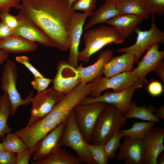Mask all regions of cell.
I'll return each mask as SVG.
<instances>
[{"label":"cell","instance_id":"cell-15","mask_svg":"<svg viewBox=\"0 0 164 164\" xmlns=\"http://www.w3.org/2000/svg\"><path fill=\"white\" fill-rule=\"evenodd\" d=\"M164 128L153 127L143 139L145 151L142 164H158L157 158L164 150Z\"/></svg>","mask_w":164,"mask_h":164},{"label":"cell","instance_id":"cell-18","mask_svg":"<svg viewBox=\"0 0 164 164\" xmlns=\"http://www.w3.org/2000/svg\"><path fill=\"white\" fill-rule=\"evenodd\" d=\"M65 123V121L60 124L50 132L39 142L32 155L33 160L44 159L56 148L60 147L59 143Z\"/></svg>","mask_w":164,"mask_h":164},{"label":"cell","instance_id":"cell-28","mask_svg":"<svg viewBox=\"0 0 164 164\" xmlns=\"http://www.w3.org/2000/svg\"><path fill=\"white\" fill-rule=\"evenodd\" d=\"M156 123L147 121H136L131 128L121 130L124 136L135 140L143 139L149 132L154 127Z\"/></svg>","mask_w":164,"mask_h":164},{"label":"cell","instance_id":"cell-13","mask_svg":"<svg viewBox=\"0 0 164 164\" xmlns=\"http://www.w3.org/2000/svg\"><path fill=\"white\" fill-rule=\"evenodd\" d=\"M93 12L88 11L83 13L75 12L73 15L69 30L70 45L67 61L70 65L76 68L79 66L78 48L83 32L84 25L87 18L91 16Z\"/></svg>","mask_w":164,"mask_h":164},{"label":"cell","instance_id":"cell-3","mask_svg":"<svg viewBox=\"0 0 164 164\" xmlns=\"http://www.w3.org/2000/svg\"><path fill=\"white\" fill-rule=\"evenodd\" d=\"M85 47L79 52L78 60L89 62L91 56L106 45L112 43L118 44L125 39L112 26H102L85 31L83 38Z\"/></svg>","mask_w":164,"mask_h":164},{"label":"cell","instance_id":"cell-7","mask_svg":"<svg viewBox=\"0 0 164 164\" xmlns=\"http://www.w3.org/2000/svg\"><path fill=\"white\" fill-rule=\"evenodd\" d=\"M147 83L139 78L130 87L118 91H107L97 97H86L80 103L87 104L97 102H103L111 104L122 114L125 115L129 110L132 102V99L135 91L142 87Z\"/></svg>","mask_w":164,"mask_h":164},{"label":"cell","instance_id":"cell-48","mask_svg":"<svg viewBox=\"0 0 164 164\" xmlns=\"http://www.w3.org/2000/svg\"><path fill=\"white\" fill-rule=\"evenodd\" d=\"M111 1H113V2H114L115 3H117L121 1L122 0H110Z\"/></svg>","mask_w":164,"mask_h":164},{"label":"cell","instance_id":"cell-17","mask_svg":"<svg viewBox=\"0 0 164 164\" xmlns=\"http://www.w3.org/2000/svg\"><path fill=\"white\" fill-rule=\"evenodd\" d=\"M161 44L155 43L150 46L137 67L132 70L140 75V78L147 81L146 78L147 75L154 71L162 61L164 58V50H159Z\"/></svg>","mask_w":164,"mask_h":164},{"label":"cell","instance_id":"cell-46","mask_svg":"<svg viewBox=\"0 0 164 164\" xmlns=\"http://www.w3.org/2000/svg\"><path fill=\"white\" fill-rule=\"evenodd\" d=\"M77 0H67L69 5L71 7L73 3Z\"/></svg>","mask_w":164,"mask_h":164},{"label":"cell","instance_id":"cell-39","mask_svg":"<svg viewBox=\"0 0 164 164\" xmlns=\"http://www.w3.org/2000/svg\"><path fill=\"white\" fill-rule=\"evenodd\" d=\"M22 0H0V12H10L12 8L18 9Z\"/></svg>","mask_w":164,"mask_h":164},{"label":"cell","instance_id":"cell-45","mask_svg":"<svg viewBox=\"0 0 164 164\" xmlns=\"http://www.w3.org/2000/svg\"><path fill=\"white\" fill-rule=\"evenodd\" d=\"M157 161L158 164H164V151H162L158 155Z\"/></svg>","mask_w":164,"mask_h":164},{"label":"cell","instance_id":"cell-1","mask_svg":"<svg viewBox=\"0 0 164 164\" xmlns=\"http://www.w3.org/2000/svg\"><path fill=\"white\" fill-rule=\"evenodd\" d=\"M18 9L50 38L54 47L67 52L73 11L67 0H22Z\"/></svg>","mask_w":164,"mask_h":164},{"label":"cell","instance_id":"cell-20","mask_svg":"<svg viewBox=\"0 0 164 164\" xmlns=\"http://www.w3.org/2000/svg\"><path fill=\"white\" fill-rule=\"evenodd\" d=\"M136 63L135 56L128 53L112 57L102 69L101 74L109 78L120 73L132 70Z\"/></svg>","mask_w":164,"mask_h":164},{"label":"cell","instance_id":"cell-12","mask_svg":"<svg viewBox=\"0 0 164 164\" xmlns=\"http://www.w3.org/2000/svg\"><path fill=\"white\" fill-rule=\"evenodd\" d=\"M53 82V87L56 91L66 94L80 84L78 70L67 61L61 60L57 64L56 73Z\"/></svg>","mask_w":164,"mask_h":164},{"label":"cell","instance_id":"cell-19","mask_svg":"<svg viewBox=\"0 0 164 164\" xmlns=\"http://www.w3.org/2000/svg\"><path fill=\"white\" fill-rule=\"evenodd\" d=\"M113 54L111 50H106L98 55L96 61L92 64L86 67H84L82 63L79 65L77 68L80 78V84H87L101 74L102 69L112 57Z\"/></svg>","mask_w":164,"mask_h":164},{"label":"cell","instance_id":"cell-30","mask_svg":"<svg viewBox=\"0 0 164 164\" xmlns=\"http://www.w3.org/2000/svg\"><path fill=\"white\" fill-rule=\"evenodd\" d=\"M124 137L121 130L116 132L104 145V152L107 159H115L116 152L120 145V139Z\"/></svg>","mask_w":164,"mask_h":164},{"label":"cell","instance_id":"cell-21","mask_svg":"<svg viewBox=\"0 0 164 164\" xmlns=\"http://www.w3.org/2000/svg\"><path fill=\"white\" fill-rule=\"evenodd\" d=\"M38 46L36 43L15 35L0 40V49L8 53L20 54L31 52L35 51Z\"/></svg>","mask_w":164,"mask_h":164},{"label":"cell","instance_id":"cell-5","mask_svg":"<svg viewBox=\"0 0 164 164\" xmlns=\"http://www.w3.org/2000/svg\"><path fill=\"white\" fill-rule=\"evenodd\" d=\"M87 144L78 127L73 110L65 121L59 145L72 149L82 163L96 164L90 154Z\"/></svg>","mask_w":164,"mask_h":164},{"label":"cell","instance_id":"cell-31","mask_svg":"<svg viewBox=\"0 0 164 164\" xmlns=\"http://www.w3.org/2000/svg\"><path fill=\"white\" fill-rule=\"evenodd\" d=\"M150 15H162L164 14V0H139Z\"/></svg>","mask_w":164,"mask_h":164},{"label":"cell","instance_id":"cell-22","mask_svg":"<svg viewBox=\"0 0 164 164\" xmlns=\"http://www.w3.org/2000/svg\"><path fill=\"white\" fill-rule=\"evenodd\" d=\"M143 19L135 15L122 14L110 19L106 23L114 27L125 39L135 32L137 26Z\"/></svg>","mask_w":164,"mask_h":164},{"label":"cell","instance_id":"cell-40","mask_svg":"<svg viewBox=\"0 0 164 164\" xmlns=\"http://www.w3.org/2000/svg\"><path fill=\"white\" fill-rule=\"evenodd\" d=\"M14 30L8 27L0 19V40L14 35Z\"/></svg>","mask_w":164,"mask_h":164},{"label":"cell","instance_id":"cell-6","mask_svg":"<svg viewBox=\"0 0 164 164\" xmlns=\"http://www.w3.org/2000/svg\"><path fill=\"white\" fill-rule=\"evenodd\" d=\"M5 62L1 77V88L3 92H5L8 95L11 106L10 115L12 116L19 106L29 104L33 92L31 91L25 99L22 98L16 87L19 73L16 63L8 59Z\"/></svg>","mask_w":164,"mask_h":164},{"label":"cell","instance_id":"cell-9","mask_svg":"<svg viewBox=\"0 0 164 164\" xmlns=\"http://www.w3.org/2000/svg\"><path fill=\"white\" fill-rule=\"evenodd\" d=\"M140 78V75L132 70L120 73L109 78L100 74L92 81L91 95L92 97H99L103 91L109 89L115 92L124 90Z\"/></svg>","mask_w":164,"mask_h":164},{"label":"cell","instance_id":"cell-43","mask_svg":"<svg viewBox=\"0 0 164 164\" xmlns=\"http://www.w3.org/2000/svg\"><path fill=\"white\" fill-rule=\"evenodd\" d=\"M155 115L160 119H164V106L162 105L158 108L155 109L154 113Z\"/></svg>","mask_w":164,"mask_h":164},{"label":"cell","instance_id":"cell-38","mask_svg":"<svg viewBox=\"0 0 164 164\" xmlns=\"http://www.w3.org/2000/svg\"><path fill=\"white\" fill-rule=\"evenodd\" d=\"M147 90L149 93L153 96H157L161 95L163 91L161 83L156 80L151 82L148 85Z\"/></svg>","mask_w":164,"mask_h":164},{"label":"cell","instance_id":"cell-14","mask_svg":"<svg viewBox=\"0 0 164 164\" xmlns=\"http://www.w3.org/2000/svg\"><path fill=\"white\" fill-rule=\"evenodd\" d=\"M19 24L14 30V34L29 41L38 43L46 47H54L48 36L20 11L18 14Z\"/></svg>","mask_w":164,"mask_h":164},{"label":"cell","instance_id":"cell-35","mask_svg":"<svg viewBox=\"0 0 164 164\" xmlns=\"http://www.w3.org/2000/svg\"><path fill=\"white\" fill-rule=\"evenodd\" d=\"M10 12H0V19L10 28L15 30L19 24L18 16L11 14Z\"/></svg>","mask_w":164,"mask_h":164},{"label":"cell","instance_id":"cell-29","mask_svg":"<svg viewBox=\"0 0 164 164\" xmlns=\"http://www.w3.org/2000/svg\"><path fill=\"white\" fill-rule=\"evenodd\" d=\"M2 143L5 149L17 153L27 149V147L22 140L15 133H9L3 138Z\"/></svg>","mask_w":164,"mask_h":164},{"label":"cell","instance_id":"cell-24","mask_svg":"<svg viewBox=\"0 0 164 164\" xmlns=\"http://www.w3.org/2000/svg\"><path fill=\"white\" fill-rule=\"evenodd\" d=\"M33 164H80L82 163L77 157L59 147L48 156L38 160H31Z\"/></svg>","mask_w":164,"mask_h":164},{"label":"cell","instance_id":"cell-4","mask_svg":"<svg viewBox=\"0 0 164 164\" xmlns=\"http://www.w3.org/2000/svg\"><path fill=\"white\" fill-rule=\"evenodd\" d=\"M124 115L114 105L107 104L97 120L91 143L104 145L117 131L126 123Z\"/></svg>","mask_w":164,"mask_h":164},{"label":"cell","instance_id":"cell-23","mask_svg":"<svg viewBox=\"0 0 164 164\" xmlns=\"http://www.w3.org/2000/svg\"><path fill=\"white\" fill-rule=\"evenodd\" d=\"M120 15L122 14L117 7L116 3L106 0L96 11L93 12L91 19L84 28V30L86 31L96 24L106 23L110 19Z\"/></svg>","mask_w":164,"mask_h":164},{"label":"cell","instance_id":"cell-16","mask_svg":"<svg viewBox=\"0 0 164 164\" xmlns=\"http://www.w3.org/2000/svg\"><path fill=\"white\" fill-rule=\"evenodd\" d=\"M123 137L116 156L117 159L123 161L126 164H142L145 151L143 139H133L126 136Z\"/></svg>","mask_w":164,"mask_h":164},{"label":"cell","instance_id":"cell-36","mask_svg":"<svg viewBox=\"0 0 164 164\" xmlns=\"http://www.w3.org/2000/svg\"><path fill=\"white\" fill-rule=\"evenodd\" d=\"M17 153L4 149L0 151V164H16Z\"/></svg>","mask_w":164,"mask_h":164},{"label":"cell","instance_id":"cell-32","mask_svg":"<svg viewBox=\"0 0 164 164\" xmlns=\"http://www.w3.org/2000/svg\"><path fill=\"white\" fill-rule=\"evenodd\" d=\"M91 156L96 164H107L109 161L106 156L104 145L87 144Z\"/></svg>","mask_w":164,"mask_h":164},{"label":"cell","instance_id":"cell-44","mask_svg":"<svg viewBox=\"0 0 164 164\" xmlns=\"http://www.w3.org/2000/svg\"><path fill=\"white\" fill-rule=\"evenodd\" d=\"M9 53L6 52L0 49V60L5 61L8 58Z\"/></svg>","mask_w":164,"mask_h":164},{"label":"cell","instance_id":"cell-37","mask_svg":"<svg viewBox=\"0 0 164 164\" xmlns=\"http://www.w3.org/2000/svg\"><path fill=\"white\" fill-rule=\"evenodd\" d=\"M15 60L24 65L34 76L43 77V75L31 63L29 58L25 56H17L15 57Z\"/></svg>","mask_w":164,"mask_h":164},{"label":"cell","instance_id":"cell-2","mask_svg":"<svg viewBox=\"0 0 164 164\" xmlns=\"http://www.w3.org/2000/svg\"><path fill=\"white\" fill-rule=\"evenodd\" d=\"M83 99L81 94L73 89L65 94L46 115L15 132L25 144L31 157L39 142L51 130L65 121Z\"/></svg>","mask_w":164,"mask_h":164},{"label":"cell","instance_id":"cell-49","mask_svg":"<svg viewBox=\"0 0 164 164\" xmlns=\"http://www.w3.org/2000/svg\"><path fill=\"white\" fill-rule=\"evenodd\" d=\"M5 62L3 60H0V66Z\"/></svg>","mask_w":164,"mask_h":164},{"label":"cell","instance_id":"cell-47","mask_svg":"<svg viewBox=\"0 0 164 164\" xmlns=\"http://www.w3.org/2000/svg\"><path fill=\"white\" fill-rule=\"evenodd\" d=\"M4 149L2 143H0V151Z\"/></svg>","mask_w":164,"mask_h":164},{"label":"cell","instance_id":"cell-33","mask_svg":"<svg viewBox=\"0 0 164 164\" xmlns=\"http://www.w3.org/2000/svg\"><path fill=\"white\" fill-rule=\"evenodd\" d=\"M97 0H77L72 4L71 7L75 11L81 10L86 12L94 11L95 9Z\"/></svg>","mask_w":164,"mask_h":164},{"label":"cell","instance_id":"cell-27","mask_svg":"<svg viewBox=\"0 0 164 164\" xmlns=\"http://www.w3.org/2000/svg\"><path fill=\"white\" fill-rule=\"evenodd\" d=\"M11 106L7 94L3 92L0 96V138H3L12 130L8 125V119L11 114Z\"/></svg>","mask_w":164,"mask_h":164},{"label":"cell","instance_id":"cell-42","mask_svg":"<svg viewBox=\"0 0 164 164\" xmlns=\"http://www.w3.org/2000/svg\"><path fill=\"white\" fill-rule=\"evenodd\" d=\"M155 73L161 80L164 82V63L162 61L154 70Z\"/></svg>","mask_w":164,"mask_h":164},{"label":"cell","instance_id":"cell-26","mask_svg":"<svg viewBox=\"0 0 164 164\" xmlns=\"http://www.w3.org/2000/svg\"><path fill=\"white\" fill-rule=\"evenodd\" d=\"M116 6L121 14L135 15L144 19L150 15L139 0H122L116 3Z\"/></svg>","mask_w":164,"mask_h":164},{"label":"cell","instance_id":"cell-41","mask_svg":"<svg viewBox=\"0 0 164 164\" xmlns=\"http://www.w3.org/2000/svg\"><path fill=\"white\" fill-rule=\"evenodd\" d=\"M30 157L27 149L18 153L16 164H28Z\"/></svg>","mask_w":164,"mask_h":164},{"label":"cell","instance_id":"cell-10","mask_svg":"<svg viewBox=\"0 0 164 164\" xmlns=\"http://www.w3.org/2000/svg\"><path fill=\"white\" fill-rule=\"evenodd\" d=\"M155 20V17L152 16L151 27L148 30L142 31L137 28L135 31L137 35L135 43L130 46L118 48L117 52L134 55L137 63L142 54L151 45L155 43H163L164 32L158 29Z\"/></svg>","mask_w":164,"mask_h":164},{"label":"cell","instance_id":"cell-34","mask_svg":"<svg viewBox=\"0 0 164 164\" xmlns=\"http://www.w3.org/2000/svg\"><path fill=\"white\" fill-rule=\"evenodd\" d=\"M53 81V79L46 78L43 76L36 77H34V79L31 84L37 92H39L47 88L49 84Z\"/></svg>","mask_w":164,"mask_h":164},{"label":"cell","instance_id":"cell-11","mask_svg":"<svg viewBox=\"0 0 164 164\" xmlns=\"http://www.w3.org/2000/svg\"><path fill=\"white\" fill-rule=\"evenodd\" d=\"M65 94L56 91L52 87L37 92L30 100L32 107L28 125L48 114Z\"/></svg>","mask_w":164,"mask_h":164},{"label":"cell","instance_id":"cell-8","mask_svg":"<svg viewBox=\"0 0 164 164\" xmlns=\"http://www.w3.org/2000/svg\"><path fill=\"white\" fill-rule=\"evenodd\" d=\"M106 104L103 102L80 104L73 109L78 127L88 143H91L98 117Z\"/></svg>","mask_w":164,"mask_h":164},{"label":"cell","instance_id":"cell-25","mask_svg":"<svg viewBox=\"0 0 164 164\" xmlns=\"http://www.w3.org/2000/svg\"><path fill=\"white\" fill-rule=\"evenodd\" d=\"M155 108L151 105L138 106L135 102H132L127 113L124 115L125 119L136 118L147 121L160 123L161 120L154 114Z\"/></svg>","mask_w":164,"mask_h":164}]
</instances>
